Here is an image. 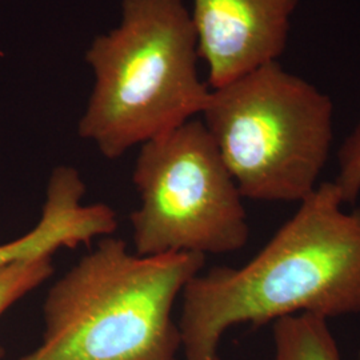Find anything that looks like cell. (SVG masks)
I'll use <instances>...</instances> for the list:
<instances>
[{
    "label": "cell",
    "instance_id": "1",
    "mask_svg": "<svg viewBox=\"0 0 360 360\" xmlns=\"http://www.w3.org/2000/svg\"><path fill=\"white\" fill-rule=\"evenodd\" d=\"M345 206L323 181L250 262L193 278L178 323L184 360H221V339L239 324L360 315V210Z\"/></svg>",
    "mask_w": 360,
    "mask_h": 360
},
{
    "label": "cell",
    "instance_id": "2",
    "mask_svg": "<svg viewBox=\"0 0 360 360\" xmlns=\"http://www.w3.org/2000/svg\"><path fill=\"white\" fill-rule=\"evenodd\" d=\"M205 266V255L142 257L102 238L52 284L41 343L16 360H179L172 309Z\"/></svg>",
    "mask_w": 360,
    "mask_h": 360
},
{
    "label": "cell",
    "instance_id": "3",
    "mask_svg": "<svg viewBox=\"0 0 360 360\" xmlns=\"http://www.w3.org/2000/svg\"><path fill=\"white\" fill-rule=\"evenodd\" d=\"M198 60L181 0H122L117 26L86 51L95 82L79 136L114 160L200 115L210 87Z\"/></svg>",
    "mask_w": 360,
    "mask_h": 360
},
{
    "label": "cell",
    "instance_id": "4",
    "mask_svg": "<svg viewBox=\"0 0 360 360\" xmlns=\"http://www.w3.org/2000/svg\"><path fill=\"white\" fill-rule=\"evenodd\" d=\"M202 122L243 199L300 203L334 143V103L279 62L210 89Z\"/></svg>",
    "mask_w": 360,
    "mask_h": 360
},
{
    "label": "cell",
    "instance_id": "5",
    "mask_svg": "<svg viewBox=\"0 0 360 360\" xmlns=\"http://www.w3.org/2000/svg\"><path fill=\"white\" fill-rule=\"evenodd\" d=\"M129 215L135 254H230L250 238L243 196L202 120L141 146Z\"/></svg>",
    "mask_w": 360,
    "mask_h": 360
},
{
    "label": "cell",
    "instance_id": "6",
    "mask_svg": "<svg viewBox=\"0 0 360 360\" xmlns=\"http://www.w3.org/2000/svg\"><path fill=\"white\" fill-rule=\"evenodd\" d=\"M300 0H193L199 59L208 87L218 89L262 65L279 62L287 50Z\"/></svg>",
    "mask_w": 360,
    "mask_h": 360
},
{
    "label": "cell",
    "instance_id": "7",
    "mask_svg": "<svg viewBox=\"0 0 360 360\" xmlns=\"http://www.w3.org/2000/svg\"><path fill=\"white\" fill-rule=\"evenodd\" d=\"M86 183L72 169H55L46 190L38 224L25 236L0 245V270L20 260L52 257L62 248L89 245L111 235L115 215L104 203L86 205Z\"/></svg>",
    "mask_w": 360,
    "mask_h": 360
},
{
    "label": "cell",
    "instance_id": "8",
    "mask_svg": "<svg viewBox=\"0 0 360 360\" xmlns=\"http://www.w3.org/2000/svg\"><path fill=\"white\" fill-rule=\"evenodd\" d=\"M274 360H343L328 321L302 314L272 323Z\"/></svg>",
    "mask_w": 360,
    "mask_h": 360
},
{
    "label": "cell",
    "instance_id": "9",
    "mask_svg": "<svg viewBox=\"0 0 360 360\" xmlns=\"http://www.w3.org/2000/svg\"><path fill=\"white\" fill-rule=\"evenodd\" d=\"M53 274L52 257L20 260L0 270V316Z\"/></svg>",
    "mask_w": 360,
    "mask_h": 360
},
{
    "label": "cell",
    "instance_id": "10",
    "mask_svg": "<svg viewBox=\"0 0 360 360\" xmlns=\"http://www.w3.org/2000/svg\"><path fill=\"white\" fill-rule=\"evenodd\" d=\"M334 181L345 205H354L360 196V122L349 132L338 151V172Z\"/></svg>",
    "mask_w": 360,
    "mask_h": 360
},
{
    "label": "cell",
    "instance_id": "11",
    "mask_svg": "<svg viewBox=\"0 0 360 360\" xmlns=\"http://www.w3.org/2000/svg\"><path fill=\"white\" fill-rule=\"evenodd\" d=\"M0 360H4V349L0 346Z\"/></svg>",
    "mask_w": 360,
    "mask_h": 360
},
{
    "label": "cell",
    "instance_id": "12",
    "mask_svg": "<svg viewBox=\"0 0 360 360\" xmlns=\"http://www.w3.org/2000/svg\"><path fill=\"white\" fill-rule=\"evenodd\" d=\"M359 360H360V354H359Z\"/></svg>",
    "mask_w": 360,
    "mask_h": 360
}]
</instances>
